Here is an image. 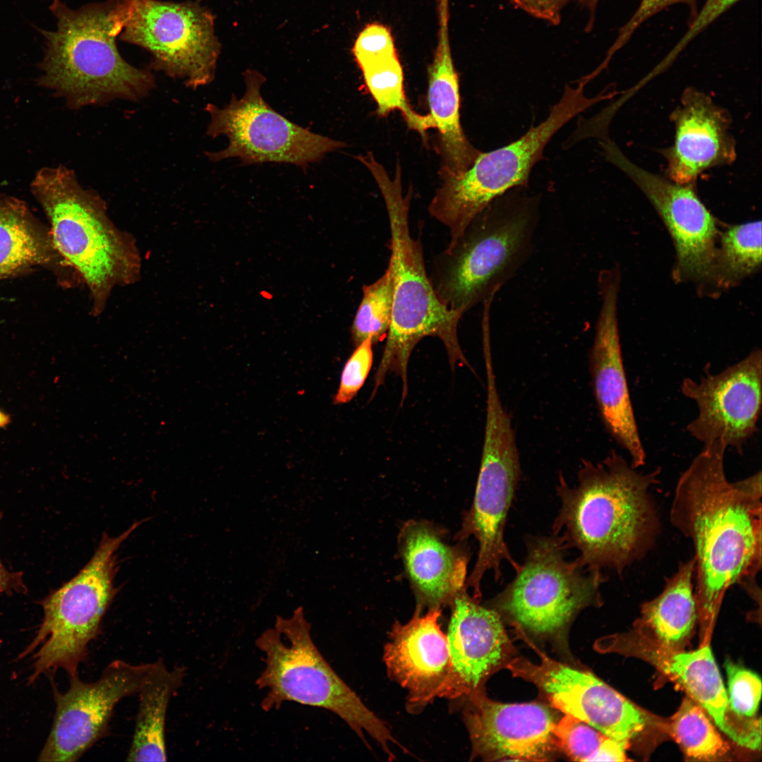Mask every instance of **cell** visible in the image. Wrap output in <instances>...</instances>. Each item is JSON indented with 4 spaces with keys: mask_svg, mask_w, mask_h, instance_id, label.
Here are the masks:
<instances>
[{
    "mask_svg": "<svg viewBox=\"0 0 762 762\" xmlns=\"http://www.w3.org/2000/svg\"><path fill=\"white\" fill-rule=\"evenodd\" d=\"M579 3L583 6L588 12L589 19L586 26V30L588 31L593 28L594 23L595 13L599 2V0H579Z\"/></svg>",
    "mask_w": 762,
    "mask_h": 762,
    "instance_id": "41",
    "label": "cell"
},
{
    "mask_svg": "<svg viewBox=\"0 0 762 762\" xmlns=\"http://www.w3.org/2000/svg\"><path fill=\"white\" fill-rule=\"evenodd\" d=\"M68 266L56 250L49 231L27 204L0 193V280L37 266Z\"/></svg>",
    "mask_w": 762,
    "mask_h": 762,
    "instance_id": "26",
    "label": "cell"
},
{
    "mask_svg": "<svg viewBox=\"0 0 762 762\" xmlns=\"http://www.w3.org/2000/svg\"><path fill=\"white\" fill-rule=\"evenodd\" d=\"M373 341L368 338L356 346L346 361L341 375L339 386L334 397V404L351 401L363 387L373 362Z\"/></svg>",
    "mask_w": 762,
    "mask_h": 762,
    "instance_id": "36",
    "label": "cell"
},
{
    "mask_svg": "<svg viewBox=\"0 0 762 762\" xmlns=\"http://www.w3.org/2000/svg\"><path fill=\"white\" fill-rule=\"evenodd\" d=\"M449 11H439V33L428 70V102L434 128L438 131L441 179L467 170L480 153L466 138L460 122V94L448 32Z\"/></svg>",
    "mask_w": 762,
    "mask_h": 762,
    "instance_id": "25",
    "label": "cell"
},
{
    "mask_svg": "<svg viewBox=\"0 0 762 762\" xmlns=\"http://www.w3.org/2000/svg\"><path fill=\"white\" fill-rule=\"evenodd\" d=\"M521 477V464L511 418L501 401L496 380H486V420L480 466L473 500L464 514L455 539L473 536L478 543L474 567L466 587L480 600L481 581L485 573L493 572L495 581L502 576L506 561L516 572L519 564L504 540V528Z\"/></svg>",
    "mask_w": 762,
    "mask_h": 762,
    "instance_id": "11",
    "label": "cell"
},
{
    "mask_svg": "<svg viewBox=\"0 0 762 762\" xmlns=\"http://www.w3.org/2000/svg\"><path fill=\"white\" fill-rule=\"evenodd\" d=\"M9 421V417L0 410V428L5 427Z\"/></svg>",
    "mask_w": 762,
    "mask_h": 762,
    "instance_id": "42",
    "label": "cell"
},
{
    "mask_svg": "<svg viewBox=\"0 0 762 762\" xmlns=\"http://www.w3.org/2000/svg\"><path fill=\"white\" fill-rule=\"evenodd\" d=\"M672 119L674 143L665 153L669 179L692 183L706 170L734 160L728 114L703 92L685 90Z\"/></svg>",
    "mask_w": 762,
    "mask_h": 762,
    "instance_id": "23",
    "label": "cell"
},
{
    "mask_svg": "<svg viewBox=\"0 0 762 762\" xmlns=\"http://www.w3.org/2000/svg\"><path fill=\"white\" fill-rule=\"evenodd\" d=\"M131 8V0H105L78 8L52 0L49 9L55 28H35L44 42L36 85L73 110L145 97L155 86L154 75L128 63L116 43Z\"/></svg>",
    "mask_w": 762,
    "mask_h": 762,
    "instance_id": "3",
    "label": "cell"
},
{
    "mask_svg": "<svg viewBox=\"0 0 762 762\" xmlns=\"http://www.w3.org/2000/svg\"><path fill=\"white\" fill-rule=\"evenodd\" d=\"M30 188L50 223L56 250L86 284L92 311L102 313L116 286L134 283L140 276L135 243L114 224L105 202L85 189L73 169L62 164L42 167Z\"/></svg>",
    "mask_w": 762,
    "mask_h": 762,
    "instance_id": "5",
    "label": "cell"
},
{
    "mask_svg": "<svg viewBox=\"0 0 762 762\" xmlns=\"http://www.w3.org/2000/svg\"><path fill=\"white\" fill-rule=\"evenodd\" d=\"M538 223L532 199L492 202L435 257L430 278L440 301L464 315L494 297L529 259Z\"/></svg>",
    "mask_w": 762,
    "mask_h": 762,
    "instance_id": "6",
    "label": "cell"
},
{
    "mask_svg": "<svg viewBox=\"0 0 762 762\" xmlns=\"http://www.w3.org/2000/svg\"><path fill=\"white\" fill-rule=\"evenodd\" d=\"M398 544L417 609L442 610L466 588L467 550L449 545L429 522H406Z\"/></svg>",
    "mask_w": 762,
    "mask_h": 762,
    "instance_id": "24",
    "label": "cell"
},
{
    "mask_svg": "<svg viewBox=\"0 0 762 762\" xmlns=\"http://www.w3.org/2000/svg\"><path fill=\"white\" fill-rule=\"evenodd\" d=\"M727 448L719 440L703 445L680 476L670 512L672 524L693 544L695 595L705 634L731 587L761 600V472L730 481Z\"/></svg>",
    "mask_w": 762,
    "mask_h": 762,
    "instance_id": "1",
    "label": "cell"
},
{
    "mask_svg": "<svg viewBox=\"0 0 762 762\" xmlns=\"http://www.w3.org/2000/svg\"><path fill=\"white\" fill-rule=\"evenodd\" d=\"M660 468L642 472L612 450L600 462L582 460L577 483L562 475L556 487L561 507L552 524L575 561L588 570L610 569L618 575L654 547L660 531L651 490Z\"/></svg>",
    "mask_w": 762,
    "mask_h": 762,
    "instance_id": "2",
    "label": "cell"
},
{
    "mask_svg": "<svg viewBox=\"0 0 762 762\" xmlns=\"http://www.w3.org/2000/svg\"><path fill=\"white\" fill-rule=\"evenodd\" d=\"M438 2V5L448 4V0H436Z\"/></svg>",
    "mask_w": 762,
    "mask_h": 762,
    "instance_id": "43",
    "label": "cell"
},
{
    "mask_svg": "<svg viewBox=\"0 0 762 762\" xmlns=\"http://www.w3.org/2000/svg\"><path fill=\"white\" fill-rule=\"evenodd\" d=\"M186 673V667L176 666L169 670L162 660L151 663L137 694L138 710L126 761H167L165 737L167 709Z\"/></svg>",
    "mask_w": 762,
    "mask_h": 762,
    "instance_id": "28",
    "label": "cell"
},
{
    "mask_svg": "<svg viewBox=\"0 0 762 762\" xmlns=\"http://www.w3.org/2000/svg\"><path fill=\"white\" fill-rule=\"evenodd\" d=\"M150 667L151 663L135 665L115 660L95 682H83L78 675L71 677L66 691H55L54 722L38 761L79 760L107 735L116 706L138 694Z\"/></svg>",
    "mask_w": 762,
    "mask_h": 762,
    "instance_id": "15",
    "label": "cell"
},
{
    "mask_svg": "<svg viewBox=\"0 0 762 762\" xmlns=\"http://www.w3.org/2000/svg\"><path fill=\"white\" fill-rule=\"evenodd\" d=\"M683 395L694 401L696 417L687 426L703 445L717 440L742 454L758 430L762 402V355L754 349L737 363L700 380L683 379Z\"/></svg>",
    "mask_w": 762,
    "mask_h": 762,
    "instance_id": "17",
    "label": "cell"
},
{
    "mask_svg": "<svg viewBox=\"0 0 762 762\" xmlns=\"http://www.w3.org/2000/svg\"><path fill=\"white\" fill-rule=\"evenodd\" d=\"M698 0H641L639 6L627 22L620 28L614 43L607 51L604 63L610 61L612 56L622 49L630 40L634 32L648 19L663 9L675 4H681L688 6L690 11V20L698 13Z\"/></svg>",
    "mask_w": 762,
    "mask_h": 762,
    "instance_id": "38",
    "label": "cell"
},
{
    "mask_svg": "<svg viewBox=\"0 0 762 762\" xmlns=\"http://www.w3.org/2000/svg\"><path fill=\"white\" fill-rule=\"evenodd\" d=\"M667 730L686 757L696 761H713L729 751L706 711L691 698L683 699L677 711L666 723Z\"/></svg>",
    "mask_w": 762,
    "mask_h": 762,
    "instance_id": "30",
    "label": "cell"
},
{
    "mask_svg": "<svg viewBox=\"0 0 762 762\" xmlns=\"http://www.w3.org/2000/svg\"><path fill=\"white\" fill-rule=\"evenodd\" d=\"M393 285L387 267L375 282L363 286V296L351 326L353 344L368 338L379 341L388 331L392 310Z\"/></svg>",
    "mask_w": 762,
    "mask_h": 762,
    "instance_id": "33",
    "label": "cell"
},
{
    "mask_svg": "<svg viewBox=\"0 0 762 762\" xmlns=\"http://www.w3.org/2000/svg\"><path fill=\"white\" fill-rule=\"evenodd\" d=\"M739 1L706 0L696 17L689 21L687 32L654 71L659 73L668 67L694 39Z\"/></svg>",
    "mask_w": 762,
    "mask_h": 762,
    "instance_id": "37",
    "label": "cell"
},
{
    "mask_svg": "<svg viewBox=\"0 0 762 762\" xmlns=\"http://www.w3.org/2000/svg\"><path fill=\"white\" fill-rule=\"evenodd\" d=\"M594 648L640 658L682 687L738 745L748 748L756 739L758 724L754 718L738 715L730 707L727 694L708 644L692 651L665 647L644 631L634 629L598 639Z\"/></svg>",
    "mask_w": 762,
    "mask_h": 762,
    "instance_id": "16",
    "label": "cell"
},
{
    "mask_svg": "<svg viewBox=\"0 0 762 762\" xmlns=\"http://www.w3.org/2000/svg\"><path fill=\"white\" fill-rule=\"evenodd\" d=\"M561 753L576 761H625V749L588 724L565 715L555 727Z\"/></svg>",
    "mask_w": 762,
    "mask_h": 762,
    "instance_id": "31",
    "label": "cell"
},
{
    "mask_svg": "<svg viewBox=\"0 0 762 762\" xmlns=\"http://www.w3.org/2000/svg\"><path fill=\"white\" fill-rule=\"evenodd\" d=\"M694 575V558L681 562L660 593L642 604L634 627L665 647L681 649L698 619Z\"/></svg>",
    "mask_w": 762,
    "mask_h": 762,
    "instance_id": "27",
    "label": "cell"
},
{
    "mask_svg": "<svg viewBox=\"0 0 762 762\" xmlns=\"http://www.w3.org/2000/svg\"><path fill=\"white\" fill-rule=\"evenodd\" d=\"M725 668L728 683V701L738 715L754 718L761 697V680L755 672L727 659Z\"/></svg>",
    "mask_w": 762,
    "mask_h": 762,
    "instance_id": "34",
    "label": "cell"
},
{
    "mask_svg": "<svg viewBox=\"0 0 762 762\" xmlns=\"http://www.w3.org/2000/svg\"><path fill=\"white\" fill-rule=\"evenodd\" d=\"M442 610L416 609L406 624L396 622L385 646L389 677L408 692L406 708L418 713L437 697L443 698L452 663L447 634L439 623Z\"/></svg>",
    "mask_w": 762,
    "mask_h": 762,
    "instance_id": "22",
    "label": "cell"
},
{
    "mask_svg": "<svg viewBox=\"0 0 762 762\" xmlns=\"http://www.w3.org/2000/svg\"><path fill=\"white\" fill-rule=\"evenodd\" d=\"M514 6L552 25L561 23L562 11L571 0H509Z\"/></svg>",
    "mask_w": 762,
    "mask_h": 762,
    "instance_id": "39",
    "label": "cell"
},
{
    "mask_svg": "<svg viewBox=\"0 0 762 762\" xmlns=\"http://www.w3.org/2000/svg\"><path fill=\"white\" fill-rule=\"evenodd\" d=\"M1 518V517H0ZM26 586L20 572H11L6 569L0 560V593H25Z\"/></svg>",
    "mask_w": 762,
    "mask_h": 762,
    "instance_id": "40",
    "label": "cell"
},
{
    "mask_svg": "<svg viewBox=\"0 0 762 762\" xmlns=\"http://www.w3.org/2000/svg\"><path fill=\"white\" fill-rule=\"evenodd\" d=\"M255 646L265 655V667L255 682L258 689L266 690L261 702L264 710L277 709L286 701L326 709L341 718L368 746L364 734L374 739L389 760L395 758L392 745L407 751L324 658L301 607L289 617L277 616Z\"/></svg>",
    "mask_w": 762,
    "mask_h": 762,
    "instance_id": "7",
    "label": "cell"
},
{
    "mask_svg": "<svg viewBox=\"0 0 762 762\" xmlns=\"http://www.w3.org/2000/svg\"><path fill=\"white\" fill-rule=\"evenodd\" d=\"M526 555L514 579L486 605L532 643L567 651V633L584 609L600 607L602 571L568 561L559 535L526 537Z\"/></svg>",
    "mask_w": 762,
    "mask_h": 762,
    "instance_id": "8",
    "label": "cell"
},
{
    "mask_svg": "<svg viewBox=\"0 0 762 762\" xmlns=\"http://www.w3.org/2000/svg\"><path fill=\"white\" fill-rule=\"evenodd\" d=\"M583 83L566 85L548 117L516 140L478 154L460 175L442 179L428 207L432 217L447 226L448 245L454 243L469 223L492 202L511 189L525 186L534 164L541 159L551 138L579 113L603 99L587 97Z\"/></svg>",
    "mask_w": 762,
    "mask_h": 762,
    "instance_id": "10",
    "label": "cell"
},
{
    "mask_svg": "<svg viewBox=\"0 0 762 762\" xmlns=\"http://www.w3.org/2000/svg\"><path fill=\"white\" fill-rule=\"evenodd\" d=\"M537 651L539 663L514 657L505 668L535 684L552 708L588 724L625 749L646 730L662 724L591 672Z\"/></svg>",
    "mask_w": 762,
    "mask_h": 762,
    "instance_id": "14",
    "label": "cell"
},
{
    "mask_svg": "<svg viewBox=\"0 0 762 762\" xmlns=\"http://www.w3.org/2000/svg\"><path fill=\"white\" fill-rule=\"evenodd\" d=\"M352 53L361 71L397 56L392 35L380 23L367 25L357 36Z\"/></svg>",
    "mask_w": 762,
    "mask_h": 762,
    "instance_id": "35",
    "label": "cell"
},
{
    "mask_svg": "<svg viewBox=\"0 0 762 762\" xmlns=\"http://www.w3.org/2000/svg\"><path fill=\"white\" fill-rule=\"evenodd\" d=\"M462 700L471 760L548 761L561 753L554 734L557 718L544 703H500L485 690Z\"/></svg>",
    "mask_w": 762,
    "mask_h": 762,
    "instance_id": "18",
    "label": "cell"
},
{
    "mask_svg": "<svg viewBox=\"0 0 762 762\" xmlns=\"http://www.w3.org/2000/svg\"><path fill=\"white\" fill-rule=\"evenodd\" d=\"M143 521L135 522L116 537L104 533L93 556L71 580L41 601L42 621L18 660L31 656L28 682L64 670L70 678L78 675L86 660L88 645L102 631L103 618L119 588L116 552Z\"/></svg>",
    "mask_w": 762,
    "mask_h": 762,
    "instance_id": "9",
    "label": "cell"
},
{
    "mask_svg": "<svg viewBox=\"0 0 762 762\" xmlns=\"http://www.w3.org/2000/svg\"><path fill=\"white\" fill-rule=\"evenodd\" d=\"M246 91L237 99L233 95L222 108L208 103L210 116L207 135H226L229 141L222 151L206 152L214 162L237 157L243 165L264 162L288 163L306 169L310 163L346 144L313 133L284 117L262 98L265 77L255 69L243 73Z\"/></svg>",
    "mask_w": 762,
    "mask_h": 762,
    "instance_id": "12",
    "label": "cell"
},
{
    "mask_svg": "<svg viewBox=\"0 0 762 762\" xmlns=\"http://www.w3.org/2000/svg\"><path fill=\"white\" fill-rule=\"evenodd\" d=\"M364 83L377 104V113L387 116L401 111L407 126L426 139V131L434 128L430 114L421 115L409 104L404 87V71L397 56L385 60L361 71Z\"/></svg>",
    "mask_w": 762,
    "mask_h": 762,
    "instance_id": "29",
    "label": "cell"
},
{
    "mask_svg": "<svg viewBox=\"0 0 762 762\" xmlns=\"http://www.w3.org/2000/svg\"><path fill=\"white\" fill-rule=\"evenodd\" d=\"M603 147L607 158L641 189L665 224L675 246L679 272L694 279L716 276L715 221L691 183H678L640 167L610 140Z\"/></svg>",
    "mask_w": 762,
    "mask_h": 762,
    "instance_id": "19",
    "label": "cell"
},
{
    "mask_svg": "<svg viewBox=\"0 0 762 762\" xmlns=\"http://www.w3.org/2000/svg\"><path fill=\"white\" fill-rule=\"evenodd\" d=\"M370 172L387 212L391 252L387 267L393 285L391 322L372 397L388 372H395L402 381L404 401L408 391L409 358L424 337H435L442 341L452 370L456 364L473 369L459 341L458 325L464 315L449 309L438 298L427 274L421 243L411 234L409 212L412 191L410 188L407 195L403 194L399 164L393 179L379 163L373 164Z\"/></svg>",
    "mask_w": 762,
    "mask_h": 762,
    "instance_id": "4",
    "label": "cell"
},
{
    "mask_svg": "<svg viewBox=\"0 0 762 762\" xmlns=\"http://www.w3.org/2000/svg\"><path fill=\"white\" fill-rule=\"evenodd\" d=\"M119 39L152 56L151 68L183 80L193 90L214 78L221 44L214 16L198 1L131 0Z\"/></svg>",
    "mask_w": 762,
    "mask_h": 762,
    "instance_id": "13",
    "label": "cell"
},
{
    "mask_svg": "<svg viewBox=\"0 0 762 762\" xmlns=\"http://www.w3.org/2000/svg\"><path fill=\"white\" fill-rule=\"evenodd\" d=\"M479 602L465 588L449 605L447 637L452 670L443 698L450 701L485 690L488 679L515 657L500 616Z\"/></svg>",
    "mask_w": 762,
    "mask_h": 762,
    "instance_id": "21",
    "label": "cell"
},
{
    "mask_svg": "<svg viewBox=\"0 0 762 762\" xmlns=\"http://www.w3.org/2000/svg\"><path fill=\"white\" fill-rule=\"evenodd\" d=\"M619 272L601 271L598 286L601 306L589 353L594 397L600 418L610 435L636 468L646 463L643 445L624 370L617 321Z\"/></svg>",
    "mask_w": 762,
    "mask_h": 762,
    "instance_id": "20",
    "label": "cell"
},
{
    "mask_svg": "<svg viewBox=\"0 0 762 762\" xmlns=\"http://www.w3.org/2000/svg\"><path fill=\"white\" fill-rule=\"evenodd\" d=\"M761 262V221L731 226L722 234L717 253L716 276L738 279L756 270Z\"/></svg>",
    "mask_w": 762,
    "mask_h": 762,
    "instance_id": "32",
    "label": "cell"
}]
</instances>
